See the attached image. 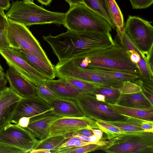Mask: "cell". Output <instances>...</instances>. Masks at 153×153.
Here are the masks:
<instances>
[{
  "instance_id": "39",
  "label": "cell",
  "mask_w": 153,
  "mask_h": 153,
  "mask_svg": "<svg viewBox=\"0 0 153 153\" xmlns=\"http://www.w3.org/2000/svg\"><path fill=\"white\" fill-rule=\"evenodd\" d=\"M79 140H80L76 138H69L68 140L60 146L57 149L62 148L73 146L75 142Z\"/></svg>"
},
{
  "instance_id": "13",
  "label": "cell",
  "mask_w": 153,
  "mask_h": 153,
  "mask_svg": "<svg viewBox=\"0 0 153 153\" xmlns=\"http://www.w3.org/2000/svg\"><path fill=\"white\" fill-rule=\"evenodd\" d=\"M49 104L37 95L22 98L12 115L10 122L17 124L23 117H33L53 109Z\"/></svg>"
},
{
  "instance_id": "24",
  "label": "cell",
  "mask_w": 153,
  "mask_h": 153,
  "mask_svg": "<svg viewBox=\"0 0 153 153\" xmlns=\"http://www.w3.org/2000/svg\"><path fill=\"white\" fill-rule=\"evenodd\" d=\"M10 87H6L0 91V112L22 98Z\"/></svg>"
},
{
  "instance_id": "53",
  "label": "cell",
  "mask_w": 153,
  "mask_h": 153,
  "mask_svg": "<svg viewBox=\"0 0 153 153\" xmlns=\"http://www.w3.org/2000/svg\"><path fill=\"white\" fill-rule=\"evenodd\" d=\"M6 77V74L4 73L3 71L0 70V79H4Z\"/></svg>"
},
{
  "instance_id": "35",
  "label": "cell",
  "mask_w": 153,
  "mask_h": 153,
  "mask_svg": "<svg viewBox=\"0 0 153 153\" xmlns=\"http://www.w3.org/2000/svg\"><path fill=\"white\" fill-rule=\"evenodd\" d=\"M24 153L21 149L0 142V153Z\"/></svg>"
},
{
  "instance_id": "44",
  "label": "cell",
  "mask_w": 153,
  "mask_h": 153,
  "mask_svg": "<svg viewBox=\"0 0 153 153\" xmlns=\"http://www.w3.org/2000/svg\"><path fill=\"white\" fill-rule=\"evenodd\" d=\"M79 133L89 137L94 135L93 132L90 129H83L77 131Z\"/></svg>"
},
{
  "instance_id": "23",
  "label": "cell",
  "mask_w": 153,
  "mask_h": 153,
  "mask_svg": "<svg viewBox=\"0 0 153 153\" xmlns=\"http://www.w3.org/2000/svg\"><path fill=\"white\" fill-rule=\"evenodd\" d=\"M83 3L88 7L98 13L110 24L112 28L115 27L108 13L105 0H82Z\"/></svg>"
},
{
  "instance_id": "21",
  "label": "cell",
  "mask_w": 153,
  "mask_h": 153,
  "mask_svg": "<svg viewBox=\"0 0 153 153\" xmlns=\"http://www.w3.org/2000/svg\"><path fill=\"white\" fill-rule=\"evenodd\" d=\"M101 120L117 128L123 132L144 131L141 126L144 120L135 118L129 117L126 120L118 121Z\"/></svg>"
},
{
  "instance_id": "1",
  "label": "cell",
  "mask_w": 153,
  "mask_h": 153,
  "mask_svg": "<svg viewBox=\"0 0 153 153\" xmlns=\"http://www.w3.org/2000/svg\"><path fill=\"white\" fill-rule=\"evenodd\" d=\"M50 45L59 62L71 59L96 49L116 45L110 32H81L69 30L56 36H43Z\"/></svg>"
},
{
  "instance_id": "37",
  "label": "cell",
  "mask_w": 153,
  "mask_h": 153,
  "mask_svg": "<svg viewBox=\"0 0 153 153\" xmlns=\"http://www.w3.org/2000/svg\"><path fill=\"white\" fill-rule=\"evenodd\" d=\"M10 47L5 30L0 31V50Z\"/></svg>"
},
{
  "instance_id": "47",
  "label": "cell",
  "mask_w": 153,
  "mask_h": 153,
  "mask_svg": "<svg viewBox=\"0 0 153 153\" xmlns=\"http://www.w3.org/2000/svg\"><path fill=\"white\" fill-rule=\"evenodd\" d=\"M91 144L89 142H86L81 140L76 141L75 143L74 146H84Z\"/></svg>"
},
{
  "instance_id": "41",
  "label": "cell",
  "mask_w": 153,
  "mask_h": 153,
  "mask_svg": "<svg viewBox=\"0 0 153 153\" xmlns=\"http://www.w3.org/2000/svg\"><path fill=\"white\" fill-rule=\"evenodd\" d=\"M31 117H23L19 120L18 123L17 124L20 126L24 128H26L29 123Z\"/></svg>"
},
{
  "instance_id": "16",
  "label": "cell",
  "mask_w": 153,
  "mask_h": 153,
  "mask_svg": "<svg viewBox=\"0 0 153 153\" xmlns=\"http://www.w3.org/2000/svg\"><path fill=\"white\" fill-rule=\"evenodd\" d=\"M49 105L53 108L54 113L61 118L84 116L74 100L59 98L53 100Z\"/></svg>"
},
{
  "instance_id": "11",
  "label": "cell",
  "mask_w": 153,
  "mask_h": 153,
  "mask_svg": "<svg viewBox=\"0 0 153 153\" xmlns=\"http://www.w3.org/2000/svg\"><path fill=\"white\" fill-rule=\"evenodd\" d=\"M0 54L10 68L35 86L45 82L47 78L29 64L12 48L0 50Z\"/></svg>"
},
{
  "instance_id": "3",
  "label": "cell",
  "mask_w": 153,
  "mask_h": 153,
  "mask_svg": "<svg viewBox=\"0 0 153 153\" xmlns=\"http://www.w3.org/2000/svg\"><path fill=\"white\" fill-rule=\"evenodd\" d=\"M7 18L27 26L34 25H63L65 13L47 10L34 3L13 1L5 14Z\"/></svg>"
},
{
  "instance_id": "8",
  "label": "cell",
  "mask_w": 153,
  "mask_h": 153,
  "mask_svg": "<svg viewBox=\"0 0 153 153\" xmlns=\"http://www.w3.org/2000/svg\"><path fill=\"white\" fill-rule=\"evenodd\" d=\"M56 76L59 78H72L98 84L118 89L124 81L76 66L69 60L59 62L55 66Z\"/></svg>"
},
{
  "instance_id": "56",
  "label": "cell",
  "mask_w": 153,
  "mask_h": 153,
  "mask_svg": "<svg viewBox=\"0 0 153 153\" xmlns=\"http://www.w3.org/2000/svg\"><path fill=\"white\" fill-rule=\"evenodd\" d=\"M11 0V1H13V0Z\"/></svg>"
},
{
  "instance_id": "14",
  "label": "cell",
  "mask_w": 153,
  "mask_h": 153,
  "mask_svg": "<svg viewBox=\"0 0 153 153\" xmlns=\"http://www.w3.org/2000/svg\"><path fill=\"white\" fill-rule=\"evenodd\" d=\"M60 118L54 113L53 109L31 117L25 128L41 140L47 136L51 124Z\"/></svg>"
},
{
  "instance_id": "46",
  "label": "cell",
  "mask_w": 153,
  "mask_h": 153,
  "mask_svg": "<svg viewBox=\"0 0 153 153\" xmlns=\"http://www.w3.org/2000/svg\"><path fill=\"white\" fill-rule=\"evenodd\" d=\"M30 153H51V150L44 149H33L31 151Z\"/></svg>"
},
{
  "instance_id": "49",
  "label": "cell",
  "mask_w": 153,
  "mask_h": 153,
  "mask_svg": "<svg viewBox=\"0 0 153 153\" xmlns=\"http://www.w3.org/2000/svg\"><path fill=\"white\" fill-rule=\"evenodd\" d=\"M88 142L91 143H99L101 142L94 135H93L89 137Z\"/></svg>"
},
{
  "instance_id": "26",
  "label": "cell",
  "mask_w": 153,
  "mask_h": 153,
  "mask_svg": "<svg viewBox=\"0 0 153 153\" xmlns=\"http://www.w3.org/2000/svg\"><path fill=\"white\" fill-rule=\"evenodd\" d=\"M108 77L121 80L123 81H128L133 82L139 78L137 74L127 72L115 71L94 69L90 70Z\"/></svg>"
},
{
  "instance_id": "20",
  "label": "cell",
  "mask_w": 153,
  "mask_h": 153,
  "mask_svg": "<svg viewBox=\"0 0 153 153\" xmlns=\"http://www.w3.org/2000/svg\"><path fill=\"white\" fill-rule=\"evenodd\" d=\"M107 103L111 108L122 115L153 122V107L139 108L121 106L115 104Z\"/></svg>"
},
{
  "instance_id": "45",
  "label": "cell",
  "mask_w": 153,
  "mask_h": 153,
  "mask_svg": "<svg viewBox=\"0 0 153 153\" xmlns=\"http://www.w3.org/2000/svg\"><path fill=\"white\" fill-rule=\"evenodd\" d=\"M90 129L93 132L94 135L96 136L98 140H100L102 136L103 132L99 129L91 128Z\"/></svg>"
},
{
  "instance_id": "33",
  "label": "cell",
  "mask_w": 153,
  "mask_h": 153,
  "mask_svg": "<svg viewBox=\"0 0 153 153\" xmlns=\"http://www.w3.org/2000/svg\"><path fill=\"white\" fill-rule=\"evenodd\" d=\"M118 90L121 93L130 94L138 92L141 90L140 88L134 82L124 81Z\"/></svg>"
},
{
  "instance_id": "38",
  "label": "cell",
  "mask_w": 153,
  "mask_h": 153,
  "mask_svg": "<svg viewBox=\"0 0 153 153\" xmlns=\"http://www.w3.org/2000/svg\"><path fill=\"white\" fill-rule=\"evenodd\" d=\"M7 20L4 11L0 10V31L5 30Z\"/></svg>"
},
{
  "instance_id": "32",
  "label": "cell",
  "mask_w": 153,
  "mask_h": 153,
  "mask_svg": "<svg viewBox=\"0 0 153 153\" xmlns=\"http://www.w3.org/2000/svg\"><path fill=\"white\" fill-rule=\"evenodd\" d=\"M98 126V129L104 132L106 135L108 139L114 133H120L121 131L117 128L98 119L95 120Z\"/></svg>"
},
{
  "instance_id": "15",
  "label": "cell",
  "mask_w": 153,
  "mask_h": 153,
  "mask_svg": "<svg viewBox=\"0 0 153 153\" xmlns=\"http://www.w3.org/2000/svg\"><path fill=\"white\" fill-rule=\"evenodd\" d=\"M10 87L23 98L37 95L36 86L11 68L6 73Z\"/></svg>"
},
{
  "instance_id": "6",
  "label": "cell",
  "mask_w": 153,
  "mask_h": 153,
  "mask_svg": "<svg viewBox=\"0 0 153 153\" xmlns=\"http://www.w3.org/2000/svg\"><path fill=\"white\" fill-rule=\"evenodd\" d=\"M5 32L10 47L27 51L46 63L53 65L27 26L7 19Z\"/></svg>"
},
{
  "instance_id": "29",
  "label": "cell",
  "mask_w": 153,
  "mask_h": 153,
  "mask_svg": "<svg viewBox=\"0 0 153 153\" xmlns=\"http://www.w3.org/2000/svg\"><path fill=\"white\" fill-rule=\"evenodd\" d=\"M120 94L117 89L102 86L97 88L94 92L91 94H102L105 97V102L115 104L117 103Z\"/></svg>"
},
{
  "instance_id": "30",
  "label": "cell",
  "mask_w": 153,
  "mask_h": 153,
  "mask_svg": "<svg viewBox=\"0 0 153 153\" xmlns=\"http://www.w3.org/2000/svg\"><path fill=\"white\" fill-rule=\"evenodd\" d=\"M35 89L37 96L49 104L53 100L61 98L48 88L45 82L36 86Z\"/></svg>"
},
{
  "instance_id": "2",
  "label": "cell",
  "mask_w": 153,
  "mask_h": 153,
  "mask_svg": "<svg viewBox=\"0 0 153 153\" xmlns=\"http://www.w3.org/2000/svg\"><path fill=\"white\" fill-rule=\"evenodd\" d=\"M68 60L76 66L87 69L115 71L140 76L138 67L131 62L126 52L116 44L90 51Z\"/></svg>"
},
{
  "instance_id": "7",
  "label": "cell",
  "mask_w": 153,
  "mask_h": 153,
  "mask_svg": "<svg viewBox=\"0 0 153 153\" xmlns=\"http://www.w3.org/2000/svg\"><path fill=\"white\" fill-rule=\"evenodd\" d=\"M152 23L139 17L130 15L124 27V32L144 59L153 49V27Z\"/></svg>"
},
{
  "instance_id": "17",
  "label": "cell",
  "mask_w": 153,
  "mask_h": 153,
  "mask_svg": "<svg viewBox=\"0 0 153 153\" xmlns=\"http://www.w3.org/2000/svg\"><path fill=\"white\" fill-rule=\"evenodd\" d=\"M31 66L43 74L48 79L56 76L55 66L43 61L29 51L21 48H12Z\"/></svg>"
},
{
  "instance_id": "10",
  "label": "cell",
  "mask_w": 153,
  "mask_h": 153,
  "mask_svg": "<svg viewBox=\"0 0 153 153\" xmlns=\"http://www.w3.org/2000/svg\"><path fill=\"white\" fill-rule=\"evenodd\" d=\"M40 140L26 129L17 124L7 125L0 133V142L30 153Z\"/></svg>"
},
{
  "instance_id": "9",
  "label": "cell",
  "mask_w": 153,
  "mask_h": 153,
  "mask_svg": "<svg viewBox=\"0 0 153 153\" xmlns=\"http://www.w3.org/2000/svg\"><path fill=\"white\" fill-rule=\"evenodd\" d=\"M85 117L94 120L118 121L127 119L112 109L107 102L98 101L91 94H82L74 100Z\"/></svg>"
},
{
  "instance_id": "25",
  "label": "cell",
  "mask_w": 153,
  "mask_h": 153,
  "mask_svg": "<svg viewBox=\"0 0 153 153\" xmlns=\"http://www.w3.org/2000/svg\"><path fill=\"white\" fill-rule=\"evenodd\" d=\"M68 139L65 136L62 135L45 138L40 140L34 149H44L49 150L51 151H55Z\"/></svg>"
},
{
  "instance_id": "34",
  "label": "cell",
  "mask_w": 153,
  "mask_h": 153,
  "mask_svg": "<svg viewBox=\"0 0 153 153\" xmlns=\"http://www.w3.org/2000/svg\"><path fill=\"white\" fill-rule=\"evenodd\" d=\"M132 8L133 9H145L151 5L153 0H129Z\"/></svg>"
},
{
  "instance_id": "42",
  "label": "cell",
  "mask_w": 153,
  "mask_h": 153,
  "mask_svg": "<svg viewBox=\"0 0 153 153\" xmlns=\"http://www.w3.org/2000/svg\"><path fill=\"white\" fill-rule=\"evenodd\" d=\"M10 0H0V10L4 11L8 10L11 4Z\"/></svg>"
},
{
  "instance_id": "28",
  "label": "cell",
  "mask_w": 153,
  "mask_h": 153,
  "mask_svg": "<svg viewBox=\"0 0 153 153\" xmlns=\"http://www.w3.org/2000/svg\"><path fill=\"white\" fill-rule=\"evenodd\" d=\"M71 85L84 94H92L102 85L72 78H64Z\"/></svg>"
},
{
  "instance_id": "43",
  "label": "cell",
  "mask_w": 153,
  "mask_h": 153,
  "mask_svg": "<svg viewBox=\"0 0 153 153\" xmlns=\"http://www.w3.org/2000/svg\"><path fill=\"white\" fill-rule=\"evenodd\" d=\"M142 81L143 85L145 88L150 93L153 94V81L147 80H144Z\"/></svg>"
},
{
  "instance_id": "51",
  "label": "cell",
  "mask_w": 153,
  "mask_h": 153,
  "mask_svg": "<svg viewBox=\"0 0 153 153\" xmlns=\"http://www.w3.org/2000/svg\"><path fill=\"white\" fill-rule=\"evenodd\" d=\"M94 95L95 96L96 99L98 101L105 102V97L103 95L101 94H99Z\"/></svg>"
},
{
  "instance_id": "36",
  "label": "cell",
  "mask_w": 153,
  "mask_h": 153,
  "mask_svg": "<svg viewBox=\"0 0 153 153\" xmlns=\"http://www.w3.org/2000/svg\"><path fill=\"white\" fill-rule=\"evenodd\" d=\"M135 83L140 86L144 95L153 105V94L150 93L145 88L143 85V81L140 79H138L135 81Z\"/></svg>"
},
{
  "instance_id": "31",
  "label": "cell",
  "mask_w": 153,
  "mask_h": 153,
  "mask_svg": "<svg viewBox=\"0 0 153 153\" xmlns=\"http://www.w3.org/2000/svg\"><path fill=\"white\" fill-rule=\"evenodd\" d=\"M18 102L11 105L0 112V133L5 127L11 123L12 115Z\"/></svg>"
},
{
  "instance_id": "55",
  "label": "cell",
  "mask_w": 153,
  "mask_h": 153,
  "mask_svg": "<svg viewBox=\"0 0 153 153\" xmlns=\"http://www.w3.org/2000/svg\"><path fill=\"white\" fill-rule=\"evenodd\" d=\"M0 70L3 71V69L0 64Z\"/></svg>"
},
{
  "instance_id": "40",
  "label": "cell",
  "mask_w": 153,
  "mask_h": 153,
  "mask_svg": "<svg viewBox=\"0 0 153 153\" xmlns=\"http://www.w3.org/2000/svg\"><path fill=\"white\" fill-rule=\"evenodd\" d=\"M141 126L144 131L153 132V122L144 120Z\"/></svg>"
},
{
  "instance_id": "19",
  "label": "cell",
  "mask_w": 153,
  "mask_h": 153,
  "mask_svg": "<svg viewBox=\"0 0 153 153\" xmlns=\"http://www.w3.org/2000/svg\"><path fill=\"white\" fill-rule=\"evenodd\" d=\"M121 106L139 108H148L153 107L149 100L141 90L133 94L121 93L116 104Z\"/></svg>"
},
{
  "instance_id": "27",
  "label": "cell",
  "mask_w": 153,
  "mask_h": 153,
  "mask_svg": "<svg viewBox=\"0 0 153 153\" xmlns=\"http://www.w3.org/2000/svg\"><path fill=\"white\" fill-rule=\"evenodd\" d=\"M103 141L99 143H91L79 146H71L51 151L53 153H85L101 149Z\"/></svg>"
},
{
  "instance_id": "18",
  "label": "cell",
  "mask_w": 153,
  "mask_h": 153,
  "mask_svg": "<svg viewBox=\"0 0 153 153\" xmlns=\"http://www.w3.org/2000/svg\"><path fill=\"white\" fill-rule=\"evenodd\" d=\"M45 83L61 98L75 100L81 94H84L71 85L64 79H47Z\"/></svg>"
},
{
  "instance_id": "4",
  "label": "cell",
  "mask_w": 153,
  "mask_h": 153,
  "mask_svg": "<svg viewBox=\"0 0 153 153\" xmlns=\"http://www.w3.org/2000/svg\"><path fill=\"white\" fill-rule=\"evenodd\" d=\"M63 25L68 30L76 32L106 33L112 29L105 19L83 3L70 7Z\"/></svg>"
},
{
  "instance_id": "22",
  "label": "cell",
  "mask_w": 153,
  "mask_h": 153,
  "mask_svg": "<svg viewBox=\"0 0 153 153\" xmlns=\"http://www.w3.org/2000/svg\"><path fill=\"white\" fill-rule=\"evenodd\" d=\"M106 7L116 29H124V22L123 16L115 0H105Z\"/></svg>"
},
{
  "instance_id": "50",
  "label": "cell",
  "mask_w": 153,
  "mask_h": 153,
  "mask_svg": "<svg viewBox=\"0 0 153 153\" xmlns=\"http://www.w3.org/2000/svg\"><path fill=\"white\" fill-rule=\"evenodd\" d=\"M7 80L5 78L0 79V91L6 87Z\"/></svg>"
},
{
  "instance_id": "48",
  "label": "cell",
  "mask_w": 153,
  "mask_h": 153,
  "mask_svg": "<svg viewBox=\"0 0 153 153\" xmlns=\"http://www.w3.org/2000/svg\"><path fill=\"white\" fill-rule=\"evenodd\" d=\"M69 4L70 7L80 3H83L82 0H65Z\"/></svg>"
},
{
  "instance_id": "5",
  "label": "cell",
  "mask_w": 153,
  "mask_h": 153,
  "mask_svg": "<svg viewBox=\"0 0 153 153\" xmlns=\"http://www.w3.org/2000/svg\"><path fill=\"white\" fill-rule=\"evenodd\" d=\"M102 150L109 153H152L153 132L115 133L104 141Z\"/></svg>"
},
{
  "instance_id": "12",
  "label": "cell",
  "mask_w": 153,
  "mask_h": 153,
  "mask_svg": "<svg viewBox=\"0 0 153 153\" xmlns=\"http://www.w3.org/2000/svg\"><path fill=\"white\" fill-rule=\"evenodd\" d=\"M86 128L98 129L95 120L85 115L81 117H63L55 120L51 124L48 134L45 138L64 135Z\"/></svg>"
},
{
  "instance_id": "54",
  "label": "cell",
  "mask_w": 153,
  "mask_h": 153,
  "mask_svg": "<svg viewBox=\"0 0 153 153\" xmlns=\"http://www.w3.org/2000/svg\"><path fill=\"white\" fill-rule=\"evenodd\" d=\"M26 2L33 3L34 0H23Z\"/></svg>"
},
{
  "instance_id": "52",
  "label": "cell",
  "mask_w": 153,
  "mask_h": 153,
  "mask_svg": "<svg viewBox=\"0 0 153 153\" xmlns=\"http://www.w3.org/2000/svg\"><path fill=\"white\" fill-rule=\"evenodd\" d=\"M38 2L42 5L45 6L49 5L52 2V0H37Z\"/></svg>"
}]
</instances>
